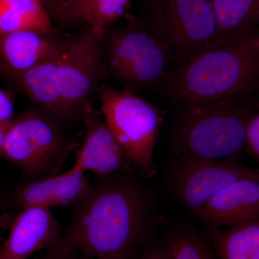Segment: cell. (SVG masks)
Segmentation results:
<instances>
[{"label":"cell","instance_id":"obj_1","mask_svg":"<svg viewBox=\"0 0 259 259\" xmlns=\"http://www.w3.org/2000/svg\"><path fill=\"white\" fill-rule=\"evenodd\" d=\"M127 173L98 177L74 206L60 241L93 258L131 259L152 238L151 201Z\"/></svg>","mask_w":259,"mask_h":259},{"label":"cell","instance_id":"obj_2","mask_svg":"<svg viewBox=\"0 0 259 259\" xmlns=\"http://www.w3.org/2000/svg\"><path fill=\"white\" fill-rule=\"evenodd\" d=\"M158 86L165 98L180 106L248 97L259 92L255 32L216 41L169 70Z\"/></svg>","mask_w":259,"mask_h":259},{"label":"cell","instance_id":"obj_3","mask_svg":"<svg viewBox=\"0 0 259 259\" xmlns=\"http://www.w3.org/2000/svg\"><path fill=\"white\" fill-rule=\"evenodd\" d=\"M257 105L233 97L182 105L172 131V146L180 156L226 159L246 148L247 127Z\"/></svg>","mask_w":259,"mask_h":259},{"label":"cell","instance_id":"obj_4","mask_svg":"<svg viewBox=\"0 0 259 259\" xmlns=\"http://www.w3.org/2000/svg\"><path fill=\"white\" fill-rule=\"evenodd\" d=\"M174 58L166 42L143 19L129 18L107 29L103 54L105 74L128 90L158 86Z\"/></svg>","mask_w":259,"mask_h":259},{"label":"cell","instance_id":"obj_5","mask_svg":"<svg viewBox=\"0 0 259 259\" xmlns=\"http://www.w3.org/2000/svg\"><path fill=\"white\" fill-rule=\"evenodd\" d=\"M99 97L109 128L127 158L145 177L156 174L153 153L164 114L128 89L100 85Z\"/></svg>","mask_w":259,"mask_h":259},{"label":"cell","instance_id":"obj_6","mask_svg":"<svg viewBox=\"0 0 259 259\" xmlns=\"http://www.w3.org/2000/svg\"><path fill=\"white\" fill-rule=\"evenodd\" d=\"M107 30L86 28L69 35L58 60L56 81L68 121L84 117L105 74L103 54Z\"/></svg>","mask_w":259,"mask_h":259},{"label":"cell","instance_id":"obj_7","mask_svg":"<svg viewBox=\"0 0 259 259\" xmlns=\"http://www.w3.org/2000/svg\"><path fill=\"white\" fill-rule=\"evenodd\" d=\"M146 5L143 20L166 42L179 64L217 41L210 0H146Z\"/></svg>","mask_w":259,"mask_h":259},{"label":"cell","instance_id":"obj_8","mask_svg":"<svg viewBox=\"0 0 259 259\" xmlns=\"http://www.w3.org/2000/svg\"><path fill=\"white\" fill-rule=\"evenodd\" d=\"M66 151L59 120L39 107L26 110L14 120L0 156L32 180L47 177Z\"/></svg>","mask_w":259,"mask_h":259},{"label":"cell","instance_id":"obj_9","mask_svg":"<svg viewBox=\"0 0 259 259\" xmlns=\"http://www.w3.org/2000/svg\"><path fill=\"white\" fill-rule=\"evenodd\" d=\"M248 178H259V168H249L230 158L180 156L172 172L177 198L195 214L220 191Z\"/></svg>","mask_w":259,"mask_h":259},{"label":"cell","instance_id":"obj_10","mask_svg":"<svg viewBox=\"0 0 259 259\" xmlns=\"http://www.w3.org/2000/svg\"><path fill=\"white\" fill-rule=\"evenodd\" d=\"M86 133L73 169L98 177L131 172L133 163L107 126L102 114L93 109L83 117Z\"/></svg>","mask_w":259,"mask_h":259},{"label":"cell","instance_id":"obj_11","mask_svg":"<svg viewBox=\"0 0 259 259\" xmlns=\"http://www.w3.org/2000/svg\"><path fill=\"white\" fill-rule=\"evenodd\" d=\"M62 236L60 223L51 208L22 209L10 225L0 259H28L39 250L50 249Z\"/></svg>","mask_w":259,"mask_h":259},{"label":"cell","instance_id":"obj_12","mask_svg":"<svg viewBox=\"0 0 259 259\" xmlns=\"http://www.w3.org/2000/svg\"><path fill=\"white\" fill-rule=\"evenodd\" d=\"M208 230L259 219V178L238 181L220 191L196 212Z\"/></svg>","mask_w":259,"mask_h":259},{"label":"cell","instance_id":"obj_13","mask_svg":"<svg viewBox=\"0 0 259 259\" xmlns=\"http://www.w3.org/2000/svg\"><path fill=\"white\" fill-rule=\"evenodd\" d=\"M90 186L91 181L83 172L71 168L58 176L29 181L15 192V202L20 211L34 207L75 206L87 195Z\"/></svg>","mask_w":259,"mask_h":259},{"label":"cell","instance_id":"obj_14","mask_svg":"<svg viewBox=\"0 0 259 259\" xmlns=\"http://www.w3.org/2000/svg\"><path fill=\"white\" fill-rule=\"evenodd\" d=\"M67 37L55 30H24L0 35V66L15 71L31 69L57 55Z\"/></svg>","mask_w":259,"mask_h":259},{"label":"cell","instance_id":"obj_15","mask_svg":"<svg viewBox=\"0 0 259 259\" xmlns=\"http://www.w3.org/2000/svg\"><path fill=\"white\" fill-rule=\"evenodd\" d=\"M60 52L50 60L26 71H12L0 66V76L10 81L44 111L59 120L68 121L56 81Z\"/></svg>","mask_w":259,"mask_h":259},{"label":"cell","instance_id":"obj_16","mask_svg":"<svg viewBox=\"0 0 259 259\" xmlns=\"http://www.w3.org/2000/svg\"><path fill=\"white\" fill-rule=\"evenodd\" d=\"M218 40L254 33L259 25V0H210Z\"/></svg>","mask_w":259,"mask_h":259},{"label":"cell","instance_id":"obj_17","mask_svg":"<svg viewBox=\"0 0 259 259\" xmlns=\"http://www.w3.org/2000/svg\"><path fill=\"white\" fill-rule=\"evenodd\" d=\"M220 259H259V219L229 228L208 230Z\"/></svg>","mask_w":259,"mask_h":259},{"label":"cell","instance_id":"obj_18","mask_svg":"<svg viewBox=\"0 0 259 259\" xmlns=\"http://www.w3.org/2000/svg\"><path fill=\"white\" fill-rule=\"evenodd\" d=\"M24 30H54L39 0H0V35Z\"/></svg>","mask_w":259,"mask_h":259},{"label":"cell","instance_id":"obj_19","mask_svg":"<svg viewBox=\"0 0 259 259\" xmlns=\"http://www.w3.org/2000/svg\"><path fill=\"white\" fill-rule=\"evenodd\" d=\"M131 0H81L70 24L107 30L127 15Z\"/></svg>","mask_w":259,"mask_h":259},{"label":"cell","instance_id":"obj_20","mask_svg":"<svg viewBox=\"0 0 259 259\" xmlns=\"http://www.w3.org/2000/svg\"><path fill=\"white\" fill-rule=\"evenodd\" d=\"M164 243L169 259H220L207 236L192 228L175 230Z\"/></svg>","mask_w":259,"mask_h":259},{"label":"cell","instance_id":"obj_21","mask_svg":"<svg viewBox=\"0 0 259 259\" xmlns=\"http://www.w3.org/2000/svg\"><path fill=\"white\" fill-rule=\"evenodd\" d=\"M80 2L81 0H49L47 8L56 20L70 24Z\"/></svg>","mask_w":259,"mask_h":259},{"label":"cell","instance_id":"obj_22","mask_svg":"<svg viewBox=\"0 0 259 259\" xmlns=\"http://www.w3.org/2000/svg\"><path fill=\"white\" fill-rule=\"evenodd\" d=\"M245 144L250 154L259 163V105L248 122Z\"/></svg>","mask_w":259,"mask_h":259},{"label":"cell","instance_id":"obj_23","mask_svg":"<svg viewBox=\"0 0 259 259\" xmlns=\"http://www.w3.org/2000/svg\"><path fill=\"white\" fill-rule=\"evenodd\" d=\"M38 259H93L70 248L61 241L54 247L47 250L45 254Z\"/></svg>","mask_w":259,"mask_h":259},{"label":"cell","instance_id":"obj_24","mask_svg":"<svg viewBox=\"0 0 259 259\" xmlns=\"http://www.w3.org/2000/svg\"><path fill=\"white\" fill-rule=\"evenodd\" d=\"M14 101L9 92L0 88V121L13 120Z\"/></svg>","mask_w":259,"mask_h":259},{"label":"cell","instance_id":"obj_25","mask_svg":"<svg viewBox=\"0 0 259 259\" xmlns=\"http://www.w3.org/2000/svg\"><path fill=\"white\" fill-rule=\"evenodd\" d=\"M137 259H169V255L165 243H158L145 250Z\"/></svg>","mask_w":259,"mask_h":259},{"label":"cell","instance_id":"obj_26","mask_svg":"<svg viewBox=\"0 0 259 259\" xmlns=\"http://www.w3.org/2000/svg\"><path fill=\"white\" fill-rule=\"evenodd\" d=\"M14 120H10L6 121H0V152L3 149V144H4L5 138L10 127L13 125Z\"/></svg>","mask_w":259,"mask_h":259},{"label":"cell","instance_id":"obj_27","mask_svg":"<svg viewBox=\"0 0 259 259\" xmlns=\"http://www.w3.org/2000/svg\"><path fill=\"white\" fill-rule=\"evenodd\" d=\"M255 37H256L257 44H258L259 49V25L258 28L256 29V31H255Z\"/></svg>","mask_w":259,"mask_h":259},{"label":"cell","instance_id":"obj_28","mask_svg":"<svg viewBox=\"0 0 259 259\" xmlns=\"http://www.w3.org/2000/svg\"><path fill=\"white\" fill-rule=\"evenodd\" d=\"M39 1L40 2V3H41L44 6L48 7V5H49V0H39Z\"/></svg>","mask_w":259,"mask_h":259},{"label":"cell","instance_id":"obj_29","mask_svg":"<svg viewBox=\"0 0 259 259\" xmlns=\"http://www.w3.org/2000/svg\"><path fill=\"white\" fill-rule=\"evenodd\" d=\"M2 201H3V199H2L1 194H0V204H2Z\"/></svg>","mask_w":259,"mask_h":259},{"label":"cell","instance_id":"obj_30","mask_svg":"<svg viewBox=\"0 0 259 259\" xmlns=\"http://www.w3.org/2000/svg\"><path fill=\"white\" fill-rule=\"evenodd\" d=\"M93 259H112V258H93Z\"/></svg>","mask_w":259,"mask_h":259}]
</instances>
